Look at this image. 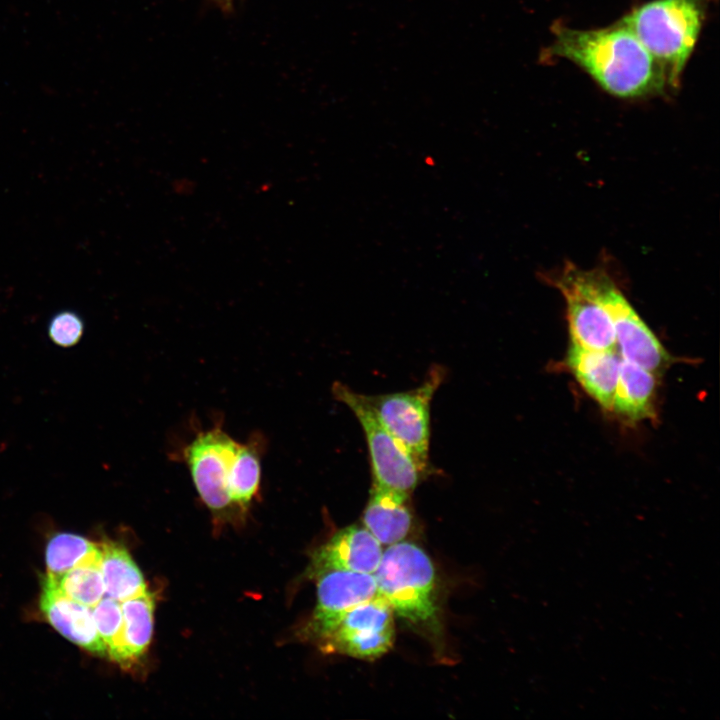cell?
I'll return each instance as SVG.
<instances>
[{"instance_id": "9a60e30c", "label": "cell", "mask_w": 720, "mask_h": 720, "mask_svg": "<svg viewBox=\"0 0 720 720\" xmlns=\"http://www.w3.org/2000/svg\"><path fill=\"white\" fill-rule=\"evenodd\" d=\"M123 626L108 656L120 664H129L141 657L151 642L154 599L150 592L122 601Z\"/></svg>"}, {"instance_id": "603a6c76", "label": "cell", "mask_w": 720, "mask_h": 720, "mask_svg": "<svg viewBox=\"0 0 720 720\" xmlns=\"http://www.w3.org/2000/svg\"><path fill=\"white\" fill-rule=\"evenodd\" d=\"M222 3L230 2V0H220Z\"/></svg>"}, {"instance_id": "52a82bcc", "label": "cell", "mask_w": 720, "mask_h": 720, "mask_svg": "<svg viewBox=\"0 0 720 720\" xmlns=\"http://www.w3.org/2000/svg\"><path fill=\"white\" fill-rule=\"evenodd\" d=\"M239 446L240 442L217 422L207 430L198 431L182 449L181 457L195 488L216 518L224 519L233 511H239L228 494L232 464Z\"/></svg>"}, {"instance_id": "5b68a950", "label": "cell", "mask_w": 720, "mask_h": 720, "mask_svg": "<svg viewBox=\"0 0 720 720\" xmlns=\"http://www.w3.org/2000/svg\"><path fill=\"white\" fill-rule=\"evenodd\" d=\"M558 289L567 307L572 344L592 350H613L614 325L598 290L597 269H582L567 263L546 276Z\"/></svg>"}, {"instance_id": "8fae6325", "label": "cell", "mask_w": 720, "mask_h": 720, "mask_svg": "<svg viewBox=\"0 0 720 720\" xmlns=\"http://www.w3.org/2000/svg\"><path fill=\"white\" fill-rule=\"evenodd\" d=\"M382 553V545L364 526L352 525L314 552L309 575L315 577L329 570L374 574Z\"/></svg>"}, {"instance_id": "3957f363", "label": "cell", "mask_w": 720, "mask_h": 720, "mask_svg": "<svg viewBox=\"0 0 720 720\" xmlns=\"http://www.w3.org/2000/svg\"><path fill=\"white\" fill-rule=\"evenodd\" d=\"M373 575L393 612L421 628L438 626L436 575L423 549L403 541L387 546Z\"/></svg>"}, {"instance_id": "8992f818", "label": "cell", "mask_w": 720, "mask_h": 720, "mask_svg": "<svg viewBox=\"0 0 720 720\" xmlns=\"http://www.w3.org/2000/svg\"><path fill=\"white\" fill-rule=\"evenodd\" d=\"M443 377V369L434 367L417 388L364 395L380 423L425 470L430 442V404Z\"/></svg>"}, {"instance_id": "30bf717a", "label": "cell", "mask_w": 720, "mask_h": 720, "mask_svg": "<svg viewBox=\"0 0 720 720\" xmlns=\"http://www.w3.org/2000/svg\"><path fill=\"white\" fill-rule=\"evenodd\" d=\"M317 604L308 625V634L319 640L356 605L378 595L373 574L329 570L315 576Z\"/></svg>"}, {"instance_id": "44dd1931", "label": "cell", "mask_w": 720, "mask_h": 720, "mask_svg": "<svg viewBox=\"0 0 720 720\" xmlns=\"http://www.w3.org/2000/svg\"><path fill=\"white\" fill-rule=\"evenodd\" d=\"M85 331L82 316L71 309H63L54 313L47 324L49 339L57 346L69 348L81 340Z\"/></svg>"}, {"instance_id": "277c9868", "label": "cell", "mask_w": 720, "mask_h": 720, "mask_svg": "<svg viewBox=\"0 0 720 720\" xmlns=\"http://www.w3.org/2000/svg\"><path fill=\"white\" fill-rule=\"evenodd\" d=\"M332 392L358 420L366 438L373 485L410 494L426 472L377 419L364 394L336 382Z\"/></svg>"}, {"instance_id": "7402d4cb", "label": "cell", "mask_w": 720, "mask_h": 720, "mask_svg": "<svg viewBox=\"0 0 720 720\" xmlns=\"http://www.w3.org/2000/svg\"><path fill=\"white\" fill-rule=\"evenodd\" d=\"M93 619L99 636L108 651L117 642L122 626L123 613L120 602L107 597L101 599L92 610Z\"/></svg>"}, {"instance_id": "e0dca14e", "label": "cell", "mask_w": 720, "mask_h": 720, "mask_svg": "<svg viewBox=\"0 0 720 720\" xmlns=\"http://www.w3.org/2000/svg\"><path fill=\"white\" fill-rule=\"evenodd\" d=\"M100 547L101 572L108 597L122 602L147 591L142 572L123 545L105 542Z\"/></svg>"}, {"instance_id": "7a4b0ae2", "label": "cell", "mask_w": 720, "mask_h": 720, "mask_svg": "<svg viewBox=\"0 0 720 720\" xmlns=\"http://www.w3.org/2000/svg\"><path fill=\"white\" fill-rule=\"evenodd\" d=\"M704 18L701 0H653L622 20L677 86L698 39Z\"/></svg>"}, {"instance_id": "ffe728a7", "label": "cell", "mask_w": 720, "mask_h": 720, "mask_svg": "<svg viewBox=\"0 0 720 720\" xmlns=\"http://www.w3.org/2000/svg\"><path fill=\"white\" fill-rule=\"evenodd\" d=\"M46 576L65 596L90 608L105 593L101 561L83 564L57 575L47 572Z\"/></svg>"}, {"instance_id": "d6986e66", "label": "cell", "mask_w": 720, "mask_h": 720, "mask_svg": "<svg viewBox=\"0 0 720 720\" xmlns=\"http://www.w3.org/2000/svg\"><path fill=\"white\" fill-rule=\"evenodd\" d=\"M101 547L73 533H56L48 541L45 561L48 573L61 574L74 567L101 561Z\"/></svg>"}, {"instance_id": "5bb4252c", "label": "cell", "mask_w": 720, "mask_h": 720, "mask_svg": "<svg viewBox=\"0 0 720 720\" xmlns=\"http://www.w3.org/2000/svg\"><path fill=\"white\" fill-rule=\"evenodd\" d=\"M408 498V494L372 485L362 521L381 545L401 542L408 534L412 523Z\"/></svg>"}, {"instance_id": "ac0fdd59", "label": "cell", "mask_w": 720, "mask_h": 720, "mask_svg": "<svg viewBox=\"0 0 720 720\" xmlns=\"http://www.w3.org/2000/svg\"><path fill=\"white\" fill-rule=\"evenodd\" d=\"M264 448V436L258 432L245 443L240 442L228 484L229 497L239 511L246 510L259 491Z\"/></svg>"}, {"instance_id": "7c38bea8", "label": "cell", "mask_w": 720, "mask_h": 720, "mask_svg": "<svg viewBox=\"0 0 720 720\" xmlns=\"http://www.w3.org/2000/svg\"><path fill=\"white\" fill-rule=\"evenodd\" d=\"M40 609L48 622L66 639L85 650L106 656L90 607L61 593L45 575L42 578Z\"/></svg>"}, {"instance_id": "2e32d148", "label": "cell", "mask_w": 720, "mask_h": 720, "mask_svg": "<svg viewBox=\"0 0 720 720\" xmlns=\"http://www.w3.org/2000/svg\"><path fill=\"white\" fill-rule=\"evenodd\" d=\"M656 379L653 372L621 360L611 409L630 421L651 416Z\"/></svg>"}, {"instance_id": "ba28073f", "label": "cell", "mask_w": 720, "mask_h": 720, "mask_svg": "<svg viewBox=\"0 0 720 720\" xmlns=\"http://www.w3.org/2000/svg\"><path fill=\"white\" fill-rule=\"evenodd\" d=\"M390 604L379 594L347 611L319 639L322 650L359 659H376L393 645L395 628Z\"/></svg>"}, {"instance_id": "9c48e42d", "label": "cell", "mask_w": 720, "mask_h": 720, "mask_svg": "<svg viewBox=\"0 0 720 720\" xmlns=\"http://www.w3.org/2000/svg\"><path fill=\"white\" fill-rule=\"evenodd\" d=\"M597 285L600 297L611 316L616 345L619 346L622 359L653 373L663 368L669 361L666 350L612 277L597 269Z\"/></svg>"}, {"instance_id": "6da1fadb", "label": "cell", "mask_w": 720, "mask_h": 720, "mask_svg": "<svg viewBox=\"0 0 720 720\" xmlns=\"http://www.w3.org/2000/svg\"><path fill=\"white\" fill-rule=\"evenodd\" d=\"M555 32L551 53L581 67L611 95L641 98L669 85L663 66L621 22L598 30L559 27Z\"/></svg>"}, {"instance_id": "4fadbf2b", "label": "cell", "mask_w": 720, "mask_h": 720, "mask_svg": "<svg viewBox=\"0 0 720 720\" xmlns=\"http://www.w3.org/2000/svg\"><path fill=\"white\" fill-rule=\"evenodd\" d=\"M621 360L614 349L592 350L572 344L567 364L583 389L610 410Z\"/></svg>"}]
</instances>
